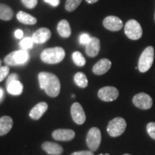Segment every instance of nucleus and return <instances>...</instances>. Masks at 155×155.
I'll use <instances>...</instances> for the list:
<instances>
[{"label":"nucleus","instance_id":"f257e3e1","mask_svg":"<svg viewBox=\"0 0 155 155\" xmlns=\"http://www.w3.org/2000/svg\"><path fill=\"white\" fill-rule=\"evenodd\" d=\"M40 88L43 89L48 96L57 97L61 91V82L55 74L48 72H41L38 74Z\"/></svg>","mask_w":155,"mask_h":155},{"label":"nucleus","instance_id":"f03ea898","mask_svg":"<svg viewBox=\"0 0 155 155\" xmlns=\"http://www.w3.org/2000/svg\"><path fill=\"white\" fill-rule=\"evenodd\" d=\"M65 56V51L61 47H54L45 49L40 55V58L44 63L48 64H58L63 61Z\"/></svg>","mask_w":155,"mask_h":155},{"label":"nucleus","instance_id":"7ed1b4c3","mask_svg":"<svg viewBox=\"0 0 155 155\" xmlns=\"http://www.w3.org/2000/svg\"><path fill=\"white\" fill-rule=\"evenodd\" d=\"M30 59L28 52L25 50H19L13 51L8 54L4 59L6 65L8 66L25 65Z\"/></svg>","mask_w":155,"mask_h":155},{"label":"nucleus","instance_id":"20e7f679","mask_svg":"<svg viewBox=\"0 0 155 155\" xmlns=\"http://www.w3.org/2000/svg\"><path fill=\"white\" fill-rule=\"evenodd\" d=\"M154 58V49L152 46L146 48L139 58L138 68L141 73L148 71L152 67Z\"/></svg>","mask_w":155,"mask_h":155},{"label":"nucleus","instance_id":"39448f33","mask_svg":"<svg viewBox=\"0 0 155 155\" xmlns=\"http://www.w3.org/2000/svg\"><path fill=\"white\" fill-rule=\"evenodd\" d=\"M127 128V122L121 117H116L109 121L107 131L111 137H117L124 132Z\"/></svg>","mask_w":155,"mask_h":155},{"label":"nucleus","instance_id":"423d86ee","mask_svg":"<svg viewBox=\"0 0 155 155\" xmlns=\"http://www.w3.org/2000/svg\"><path fill=\"white\" fill-rule=\"evenodd\" d=\"M124 32L127 38L132 40H139L142 36V28L141 25L135 19H130L126 23Z\"/></svg>","mask_w":155,"mask_h":155},{"label":"nucleus","instance_id":"0eeeda50","mask_svg":"<svg viewBox=\"0 0 155 155\" xmlns=\"http://www.w3.org/2000/svg\"><path fill=\"white\" fill-rule=\"evenodd\" d=\"M101 141V134L99 129L93 127L88 131L86 136V144L91 151L95 152L98 149Z\"/></svg>","mask_w":155,"mask_h":155},{"label":"nucleus","instance_id":"6e6552de","mask_svg":"<svg viewBox=\"0 0 155 155\" xmlns=\"http://www.w3.org/2000/svg\"><path fill=\"white\" fill-rule=\"evenodd\" d=\"M132 101L136 107L143 110L150 109L153 104L152 97L145 93H139L135 95Z\"/></svg>","mask_w":155,"mask_h":155},{"label":"nucleus","instance_id":"1a4fd4ad","mask_svg":"<svg viewBox=\"0 0 155 155\" xmlns=\"http://www.w3.org/2000/svg\"><path fill=\"white\" fill-rule=\"evenodd\" d=\"M119 92L117 88L114 86H105L98 91V96L104 101L110 102L117 99Z\"/></svg>","mask_w":155,"mask_h":155},{"label":"nucleus","instance_id":"9d476101","mask_svg":"<svg viewBox=\"0 0 155 155\" xmlns=\"http://www.w3.org/2000/svg\"><path fill=\"white\" fill-rule=\"evenodd\" d=\"M71 113L72 119L75 124L78 125H81L84 124L86 121V114L82 106L79 103L75 102L71 106Z\"/></svg>","mask_w":155,"mask_h":155},{"label":"nucleus","instance_id":"9b49d317","mask_svg":"<svg viewBox=\"0 0 155 155\" xmlns=\"http://www.w3.org/2000/svg\"><path fill=\"white\" fill-rule=\"evenodd\" d=\"M103 25L106 29L112 32H116L121 30L124 26L121 19L116 16L106 17L103 21Z\"/></svg>","mask_w":155,"mask_h":155},{"label":"nucleus","instance_id":"f8f14e48","mask_svg":"<svg viewBox=\"0 0 155 155\" xmlns=\"http://www.w3.org/2000/svg\"><path fill=\"white\" fill-rule=\"evenodd\" d=\"M51 35V31L49 29L47 28H41L32 34V39L34 43L42 44L50 40Z\"/></svg>","mask_w":155,"mask_h":155},{"label":"nucleus","instance_id":"ddd939ff","mask_svg":"<svg viewBox=\"0 0 155 155\" xmlns=\"http://www.w3.org/2000/svg\"><path fill=\"white\" fill-rule=\"evenodd\" d=\"M101 49V42L99 39L93 37L86 45V55L91 58H94L98 55Z\"/></svg>","mask_w":155,"mask_h":155},{"label":"nucleus","instance_id":"4468645a","mask_svg":"<svg viewBox=\"0 0 155 155\" xmlns=\"http://www.w3.org/2000/svg\"><path fill=\"white\" fill-rule=\"evenodd\" d=\"M111 67V62L107 58L100 60L95 64L93 67V73L98 75H101L105 74L109 71Z\"/></svg>","mask_w":155,"mask_h":155},{"label":"nucleus","instance_id":"2eb2a0df","mask_svg":"<svg viewBox=\"0 0 155 155\" xmlns=\"http://www.w3.org/2000/svg\"><path fill=\"white\" fill-rule=\"evenodd\" d=\"M75 131L71 129H60L55 130L52 134L54 139L58 141H71L75 137Z\"/></svg>","mask_w":155,"mask_h":155},{"label":"nucleus","instance_id":"dca6fc26","mask_svg":"<svg viewBox=\"0 0 155 155\" xmlns=\"http://www.w3.org/2000/svg\"><path fill=\"white\" fill-rule=\"evenodd\" d=\"M48 105L46 102H40L34 106L30 112L31 119L38 120L48 110Z\"/></svg>","mask_w":155,"mask_h":155},{"label":"nucleus","instance_id":"f3484780","mask_svg":"<svg viewBox=\"0 0 155 155\" xmlns=\"http://www.w3.org/2000/svg\"><path fill=\"white\" fill-rule=\"evenodd\" d=\"M42 150L50 155H61L63 152V149L61 145L51 141H46L42 145Z\"/></svg>","mask_w":155,"mask_h":155},{"label":"nucleus","instance_id":"a211bd4d","mask_svg":"<svg viewBox=\"0 0 155 155\" xmlns=\"http://www.w3.org/2000/svg\"><path fill=\"white\" fill-rule=\"evenodd\" d=\"M13 126V120L10 116H3L0 118V136L6 135L9 132Z\"/></svg>","mask_w":155,"mask_h":155},{"label":"nucleus","instance_id":"6ab92c4d","mask_svg":"<svg viewBox=\"0 0 155 155\" xmlns=\"http://www.w3.org/2000/svg\"><path fill=\"white\" fill-rule=\"evenodd\" d=\"M57 31L59 35L63 38H68L71 35V28L69 22L65 19H63L58 22Z\"/></svg>","mask_w":155,"mask_h":155},{"label":"nucleus","instance_id":"aec40b11","mask_svg":"<svg viewBox=\"0 0 155 155\" xmlns=\"http://www.w3.org/2000/svg\"><path fill=\"white\" fill-rule=\"evenodd\" d=\"M17 19L19 22L28 25H35L37 22H38V19L35 17L23 11H19L17 13Z\"/></svg>","mask_w":155,"mask_h":155},{"label":"nucleus","instance_id":"412c9836","mask_svg":"<svg viewBox=\"0 0 155 155\" xmlns=\"http://www.w3.org/2000/svg\"><path fill=\"white\" fill-rule=\"evenodd\" d=\"M7 89L9 94L13 96H19L22 93L23 85L20 81L16 80L9 83L7 86Z\"/></svg>","mask_w":155,"mask_h":155},{"label":"nucleus","instance_id":"4be33fe9","mask_svg":"<svg viewBox=\"0 0 155 155\" xmlns=\"http://www.w3.org/2000/svg\"><path fill=\"white\" fill-rule=\"evenodd\" d=\"M14 16V12L8 5L0 3V19L9 21Z\"/></svg>","mask_w":155,"mask_h":155},{"label":"nucleus","instance_id":"5701e85b","mask_svg":"<svg viewBox=\"0 0 155 155\" xmlns=\"http://www.w3.org/2000/svg\"><path fill=\"white\" fill-rule=\"evenodd\" d=\"M73 79H74V82L75 84L78 87H80V88H85L88 86V78H87L86 75L83 73L78 72L75 73Z\"/></svg>","mask_w":155,"mask_h":155},{"label":"nucleus","instance_id":"b1692460","mask_svg":"<svg viewBox=\"0 0 155 155\" xmlns=\"http://www.w3.org/2000/svg\"><path fill=\"white\" fill-rule=\"evenodd\" d=\"M72 59L77 66L83 67L86 65V59L81 52L75 51L72 54Z\"/></svg>","mask_w":155,"mask_h":155},{"label":"nucleus","instance_id":"393cba45","mask_svg":"<svg viewBox=\"0 0 155 155\" xmlns=\"http://www.w3.org/2000/svg\"><path fill=\"white\" fill-rule=\"evenodd\" d=\"M83 0H66L65 9L68 12H73L81 5Z\"/></svg>","mask_w":155,"mask_h":155},{"label":"nucleus","instance_id":"a878e982","mask_svg":"<svg viewBox=\"0 0 155 155\" xmlns=\"http://www.w3.org/2000/svg\"><path fill=\"white\" fill-rule=\"evenodd\" d=\"M19 45H20V48H22V50H28L32 49L33 48L34 42L32 38L28 37V38H25L22 40V41L19 42Z\"/></svg>","mask_w":155,"mask_h":155},{"label":"nucleus","instance_id":"bb28decb","mask_svg":"<svg viewBox=\"0 0 155 155\" xmlns=\"http://www.w3.org/2000/svg\"><path fill=\"white\" fill-rule=\"evenodd\" d=\"M9 73V68L8 65L0 67V82L5 80Z\"/></svg>","mask_w":155,"mask_h":155},{"label":"nucleus","instance_id":"cd10ccee","mask_svg":"<svg viewBox=\"0 0 155 155\" xmlns=\"http://www.w3.org/2000/svg\"><path fill=\"white\" fill-rule=\"evenodd\" d=\"M147 130L151 138L155 140V122H150L147 126Z\"/></svg>","mask_w":155,"mask_h":155},{"label":"nucleus","instance_id":"c85d7f7f","mask_svg":"<svg viewBox=\"0 0 155 155\" xmlns=\"http://www.w3.org/2000/svg\"><path fill=\"white\" fill-rule=\"evenodd\" d=\"M21 2L28 9H33L38 5V0H21Z\"/></svg>","mask_w":155,"mask_h":155},{"label":"nucleus","instance_id":"c756f323","mask_svg":"<svg viewBox=\"0 0 155 155\" xmlns=\"http://www.w3.org/2000/svg\"><path fill=\"white\" fill-rule=\"evenodd\" d=\"M91 38V37L88 34L83 33L79 37V42H80L81 45H86L88 43V42L90 41Z\"/></svg>","mask_w":155,"mask_h":155},{"label":"nucleus","instance_id":"7c9ffc66","mask_svg":"<svg viewBox=\"0 0 155 155\" xmlns=\"http://www.w3.org/2000/svg\"><path fill=\"white\" fill-rule=\"evenodd\" d=\"M18 78H19L18 75H17V74H16V73H12V74L9 75V76H8V78H7V86L9 84V83L12 82V81H14L18 80Z\"/></svg>","mask_w":155,"mask_h":155},{"label":"nucleus","instance_id":"2f4dec72","mask_svg":"<svg viewBox=\"0 0 155 155\" xmlns=\"http://www.w3.org/2000/svg\"><path fill=\"white\" fill-rule=\"evenodd\" d=\"M71 155H94L92 151H81V152H73Z\"/></svg>","mask_w":155,"mask_h":155},{"label":"nucleus","instance_id":"473e14b6","mask_svg":"<svg viewBox=\"0 0 155 155\" xmlns=\"http://www.w3.org/2000/svg\"><path fill=\"white\" fill-rule=\"evenodd\" d=\"M45 2L50 4V5L55 7L60 5V0H44Z\"/></svg>","mask_w":155,"mask_h":155},{"label":"nucleus","instance_id":"72a5a7b5","mask_svg":"<svg viewBox=\"0 0 155 155\" xmlns=\"http://www.w3.org/2000/svg\"><path fill=\"white\" fill-rule=\"evenodd\" d=\"M23 35H24V33H23L22 30H19V29L15 32V37L17 39H22L23 38Z\"/></svg>","mask_w":155,"mask_h":155},{"label":"nucleus","instance_id":"f704fd0d","mask_svg":"<svg viewBox=\"0 0 155 155\" xmlns=\"http://www.w3.org/2000/svg\"><path fill=\"white\" fill-rule=\"evenodd\" d=\"M4 96H5V94H4V91L2 88H0V102L3 100Z\"/></svg>","mask_w":155,"mask_h":155},{"label":"nucleus","instance_id":"c9c22d12","mask_svg":"<svg viewBox=\"0 0 155 155\" xmlns=\"http://www.w3.org/2000/svg\"><path fill=\"white\" fill-rule=\"evenodd\" d=\"M86 1L88 4H94V3L97 2H98V0H86Z\"/></svg>","mask_w":155,"mask_h":155},{"label":"nucleus","instance_id":"e433bc0d","mask_svg":"<svg viewBox=\"0 0 155 155\" xmlns=\"http://www.w3.org/2000/svg\"><path fill=\"white\" fill-rule=\"evenodd\" d=\"M99 155H110L109 154H99Z\"/></svg>","mask_w":155,"mask_h":155},{"label":"nucleus","instance_id":"4c0bfd02","mask_svg":"<svg viewBox=\"0 0 155 155\" xmlns=\"http://www.w3.org/2000/svg\"><path fill=\"white\" fill-rule=\"evenodd\" d=\"M0 67H2V61H1V60H0Z\"/></svg>","mask_w":155,"mask_h":155},{"label":"nucleus","instance_id":"58836bf2","mask_svg":"<svg viewBox=\"0 0 155 155\" xmlns=\"http://www.w3.org/2000/svg\"><path fill=\"white\" fill-rule=\"evenodd\" d=\"M124 155H131V154H124Z\"/></svg>","mask_w":155,"mask_h":155},{"label":"nucleus","instance_id":"ea45409f","mask_svg":"<svg viewBox=\"0 0 155 155\" xmlns=\"http://www.w3.org/2000/svg\"><path fill=\"white\" fill-rule=\"evenodd\" d=\"M154 20H155V13H154Z\"/></svg>","mask_w":155,"mask_h":155}]
</instances>
